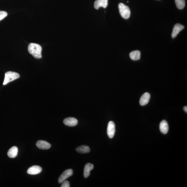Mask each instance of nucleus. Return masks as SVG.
I'll return each mask as SVG.
<instances>
[{"label": "nucleus", "instance_id": "f257e3e1", "mask_svg": "<svg viewBox=\"0 0 187 187\" xmlns=\"http://www.w3.org/2000/svg\"><path fill=\"white\" fill-rule=\"evenodd\" d=\"M28 52L34 58L39 59L42 58V47L39 44L35 43H30L28 47Z\"/></svg>", "mask_w": 187, "mask_h": 187}, {"label": "nucleus", "instance_id": "f03ea898", "mask_svg": "<svg viewBox=\"0 0 187 187\" xmlns=\"http://www.w3.org/2000/svg\"><path fill=\"white\" fill-rule=\"evenodd\" d=\"M120 14L122 17L125 19H129L130 16L131 12L128 6L123 3H120L118 6Z\"/></svg>", "mask_w": 187, "mask_h": 187}, {"label": "nucleus", "instance_id": "7ed1b4c3", "mask_svg": "<svg viewBox=\"0 0 187 187\" xmlns=\"http://www.w3.org/2000/svg\"><path fill=\"white\" fill-rule=\"evenodd\" d=\"M20 75L17 72L9 71L5 74L4 80L3 82V85H5L9 83L12 82L20 78Z\"/></svg>", "mask_w": 187, "mask_h": 187}, {"label": "nucleus", "instance_id": "20e7f679", "mask_svg": "<svg viewBox=\"0 0 187 187\" xmlns=\"http://www.w3.org/2000/svg\"><path fill=\"white\" fill-rule=\"evenodd\" d=\"M73 173L72 170H67L65 171L59 177V178L58 182L59 183L61 184L67 178L70 177V176L72 175Z\"/></svg>", "mask_w": 187, "mask_h": 187}, {"label": "nucleus", "instance_id": "39448f33", "mask_svg": "<svg viewBox=\"0 0 187 187\" xmlns=\"http://www.w3.org/2000/svg\"><path fill=\"white\" fill-rule=\"evenodd\" d=\"M115 125L113 122L109 121L108 125L107 134L109 138H112L115 135Z\"/></svg>", "mask_w": 187, "mask_h": 187}, {"label": "nucleus", "instance_id": "423d86ee", "mask_svg": "<svg viewBox=\"0 0 187 187\" xmlns=\"http://www.w3.org/2000/svg\"><path fill=\"white\" fill-rule=\"evenodd\" d=\"M184 28V25L179 23H177L174 26L172 34L173 38H175L179 32Z\"/></svg>", "mask_w": 187, "mask_h": 187}, {"label": "nucleus", "instance_id": "0eeeda50", "mask_svg": "<svg viewBox=\"0 0 187 187\" xmlns=\"http://www.w3.org/2000/svg\"><path fill=\"white\" fill-rule=\"evenodd\" d=\"M65 125L69 127H74L78 124V120L75 118L70 117L66 118L64 120Z\"/></svg>", "mask_w": 187, "mask_h": 187}, {"label": "nucleus", "instance_id": "6e6552de", "mask_svg": "<svg viewBox=\"0 0 187 187\" xmlns=\"http://www.w3.org/2000/svg\"><path fill=\"white\" fill-rule=\"evenodd\" d=\"M42 168L40 166L34 165L31 167L28 170L27 173L30 175H36L41 172Z\"/></svg>", "mask_w": 187, "mask_h": 187}, {"label": "nucleus", "instance_id": "1a4fd4ad", "mask_svg": "<svg viewBox=\"0 0 187 187\" xmlns=\"http://www.w3.org/2000/svg\"><path fill=\"white\" fill-rule=\"evenodd\" d=\"M37 147L40 149H48L50 148L51 145L48 142L43 140H38L36 143Z\"/></svg>", "mask_w": 187, "mask_h": 187}, {"label": "nucleus", "instance_id": "9d476101", "mask_svg": "<svg viewBox=\"0 0 187 187\" xmlns=\"http://www.w3.org/2000/svg\"><path fill=\"white\" fill-rule=\"evenodd\" d=\"M150 98V95L148 93H145L142 95L140 100V105L144 106L147 105L149 102Z\"/></svg>", "mask_w": 187, "mask_h": 187}, {"label": "nucleus", "instance_id": "9b49d317", "mask_svg": "<svg viewBox=\"0 0 187 187\" xmlns=\"http://www.w3.org/2000/svg\"><path fill=\"white\" fill-rule=\"evenodd\" d=\"M108 5V0H96L95 1L94 7L96 9L100 7L106 8Z\"/></svg>", "mask_w": 187, "mask_h": 187}, {"label": "nucleus", "instance_id": "f8f14e48", "mask_svg": "<svg viewBox=\"0 0 187 187\" xmlns=\"http://www.w3.org/2000/svg\"><path fill=\"white\" fill-rule=\"evenodd\" d=\"M159 129L162 133L166 134L168 133L169 130L168 124L165 120H163L160 122Z\"/></svg>", "mask_w": 187, "mask_h": 187}, {"label": "nucleus", "instance_id": "ddd939ff", "mask_svg": "<svg viewBox=\"0 0 187 187\" xmlns=\"http://www.w3.org/2000/svg\"><path fill=\"white\" fill-rule=\"evenodd\" d=\"M94 168L93 164L88 163L85 165L84 170V176L85 178H87L90 175V171Z\"/></svg>", "mask_w": 187, "mask_h": 187}, {"label": "nucleus", "instance_id": "4468645a", "mask_svg": "<svg viewBox=\"0 0 187 187\" xmlns=\"http://www.w3.org/2000/svg\"><path fill=\"white\" fill-rule=\"evenodd\" d=\"M18 148L16 146H13L7 152V155L10 158H14L17 155Z\"/></svg>", "mask_w": 187, "mask_h": 187}, {"label": "nucleus", "instance_id": "2eb2a0df", "mask_svg": "<svg viewBox=\"0 0 187 187\" xmlns=\"http://www.w3.org/2000/svg\"><path fill=\"white\" fill-rule=\"evenodd\" d=\"M76 151L80 154H86L90 151V149L88 146L82 145L77 147Z\"/></svg>", "mask_w": 187, "mask_h": 187}, {"label": "nucleus", "instance_id": "dca6fc26", "mask_svg": "<svg viewBox=\"0 0 187 187\" xmlns=\"http://www.w3.org/2000/svg\"><path fill=\"white\" fill-rule=\"evenodd\" d=\"M130 58L133 60H138L140 59L141 57V52L138 50L134 51L130 54Z\"/></svg>", "mask_w": 187, "mask_h": 187}, {"label": "nucleus", "instance_id": "f3484780", "mask_svg": "<svg viewBox=\"0 0 187 187\" xmlns=\"http://www.w3.org/2000/svg\"><path fill=\"white\" fill-rule=\"evenodd\" d=\"M175 2L177 7L180 9H183L186 5L185 0H175Z\"/></svg>", "mask_w": 187, "mask_h": 187}, {"label": "nucleus", "instance_id": "a211bd4d", "mask_svg": "<svg viewBox=\"0 0 187 187\" xmlns=\"http://www.w3.org/2000/svg\"><path fill=\"white\" fill-rule=\"evenodd\" d=\"M7 12L4 11H0V21L4 19L7 16Z\"/></svg>", "mask_w": 187, "mask_h": 187}, {"label": "nucleus", "instance_id": "6ab92c4d", "mask_svg": "<svg viewBox=\"0 0 187 187\" xmlns=\"http://www.w3.org/2000/svg\"><path fill=\"white\" fill-rule=\"evenodd\" d=\"M61 187H70V182L68 181H64L62 183V185Z\"/></svg>", "mask_w": 187, "mask_h": 187}, {"label": "nucleus", "instance_id": "aec40b11", "mask_svg": "<svg viewBox=\"0 0 187 187\" xmlns=\"http://www.w3.org/2000/svg\"><path fill=\"white\" fill-rule=\"evenodd\" d=\"M184 111L186 112V113H187V107L185 106L183 108Z\"/></svg>", "mask_w": 187, "mask_h": 187}, {"label": "nucleus", "instance_id": "412c9836", "mask_svg": "<svg viewBox=\"0 0 187 187\" xmlns=\"http://www.w3.org/2000/svg\"><path fill=\"white\" fill-rule=\"evenodd\" d=\"M129 2V1H127V3H128Z\"/></svg>", "mask_w": 187, "mask_h": 187}]
</instances>
